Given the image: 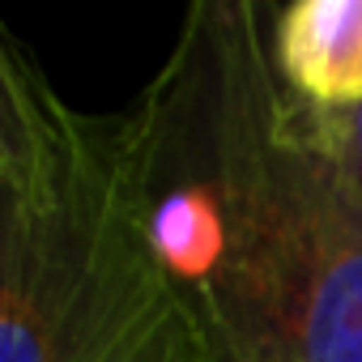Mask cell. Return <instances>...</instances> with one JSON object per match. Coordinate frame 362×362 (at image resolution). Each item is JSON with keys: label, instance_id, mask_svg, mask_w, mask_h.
<instances>
[{"label": "cell", "instance_id": "obj_1", "mask_svg": "<svg viewBox=\"0 0 362 362\" xmlns=\"http://www.w3.org/2000/svg\"><path fill=\"white\" fill-rule=\"evenodd\" d=\"M124 115L205 362H362V188L277 69L273 5L197 0Z\"/></svg>", "mask_w": 362, "mask_h": 362}, {"label": "cell", "instance_id": "obj_2", "mask_svg": "<svg viewBox=\"0 0 362 362\" xmlns=\"http://www.w3.org/2000/svg\"><path fill=\"white\" fill-rule=\"evenodd\" d=\"M0 362H205L141 214L128 115L64 103L0 26Z\"/></svg>", "mask_w": 362, "mask_h": 362}, {"label": "cell", "instance_id": "obj_3", "mask_svg": "<svg viewBox=\"0 0 362 362\" xmlns=\"http://www.w3.org/2000/svg\"><path fill=\"white\" fill-rule=\"evenodd\" d=\"M286 86L315 111L362 107V0H294L273 9Z\"/></svg>", "mask_w": 362, "mask_h": 362}, {"label": "cell", "instance_id": "obj_4", "mask_svg": "<svg viewBox=\"0 0 362 362\" xmlns=\"http://www.w3.org/2000/svg\"><path fill=\"white\" fill-rule=\"evenodd\" d=\"M303 111H307V128L320 141V149L362 188V107H354V111H315V107L303 103Z\"/></svg>", "mask_w": 362, "mask_h": 362}]
</instances>
